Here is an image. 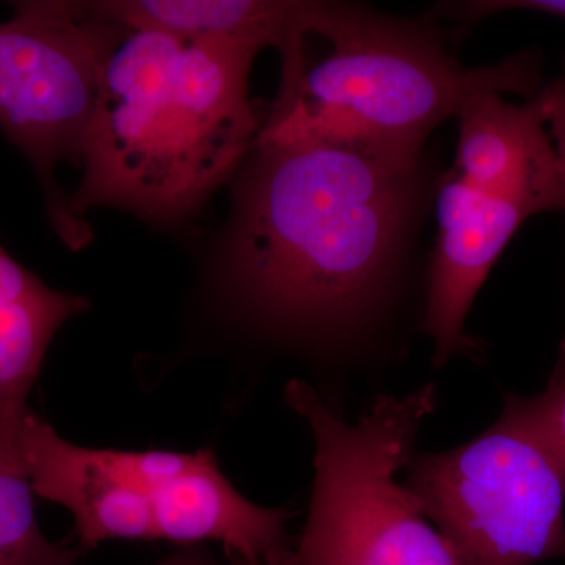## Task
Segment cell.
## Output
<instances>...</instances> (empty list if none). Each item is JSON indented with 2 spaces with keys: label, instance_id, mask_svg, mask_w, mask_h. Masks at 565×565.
<instances>
[{
  "label": "cell",
  "instance_id": "8992f818",
  "mask_svg": "<svg viewBox=\"0 0 565 565\" xmlns=\"http://www.w3.org/2000/svg\"><path fill=\"white\" fill-rule=\"evenodd\" d=\"M11 6L0 22V128L39 174L63 237L68 215L54 172L81 163L104 65L126 29L81 17L73 2Z\"/></svg>",
  "mask_w": 565,
  "mask_h": 565
},
{
  "label": "cell",
  "instance_id": "7c38bea8",
  "mask_svg": "<svg viewBox=\"0 0 565 565\" xmlns=\"http://www.w3.org/2000/svg\"><path fill=\"white\" fill-rule=\"evenodd\" d=\"M88 307L44 285L0 244V470L22 475L20 435L41 364L63 323Z\"/></svg>",
  "mask_w": 565,
  "mask_h": 565
},
{
  "label": "cell",
  "instance_id": "6da1fadb",
  "mask_svg": "<svg viewBox=\"0 0 565 565\" xmlns=\"http://www.w3.org/2000/svg\"><path fill=\"white\" fill-rule=\"evenodd\" d=\"M230 270L264 323L308 337L362 326L392 286L419 200V167L326 145H255Z\"/></svg>",
  "mask_w": 565,
  "mask_h": 565
},
{
  "label": "cell",
  "instance_id": "8fae6325",
  "mask_svg": "<svg viewBox=\"0 0 565 565\" xmlns=\"http://www.w3.org/2000/svg\"><path fill=\"white\" fill-rule=\"evenodd\" d=\"M456 118L452 173L465 184L531 204L539 214L565 210L555 148L534 98L514 104L503 93H476Z\"/></svg>",
  "mask_w": 565,
  "mask_h": 565
},
{
  "label": "cell",
  "instance_id": "e0dca14e",
  "mask_svg": "<svg viewBox=\"0 0 565 565\" xmlns=\"http://www.w3.org/2000/svg\"><path fill=\"white\" fill-rule=\"evenodd\" d=\"M156 565H253L228 555V561L215 556L210 550L200 545H182L180 550Z\"/></svg>",
  "mask_w": 565,
  "mask_h": 565
},
{
  "label": "cell",
  "instance_id": "52a82bcc",
  "mask_svg": "<svg viewBox=\"0 0 565 565\" xmlns=\"http://www.w3.org/2000/svg\"><path fill=\"white\" fill-rule=\"evenodd\" d=\"M437 241L430 259L426 332L435 364L473 345L465 322L490 270L520 226L539 212L531 204L476 191L446 174L437 195Z\"/></svg>",
  "mask_w": 565,
  "mask_h": 565
},
{
  "label": "cell",
  "instance_id": "5b68a950",
  "mask_svg": "<svg viewBox=\"0 0 565 565\" xmlns=\"http://www.w3.org/2000/svg\"><path fill=\"white\" fill-rule=\"evenodd\" d=\"M405 468V490L460 565L565 557V459L530 397L509 396L484 434Z\"/></svg>",
  "mask_w": 565,
  "mask_h": 565
},
{
  "label": "cell",
  "instance_id": "4fadbf2b",
  "mask_svg": "<svg viewBox=\"0 0 565 565\" xmlns=\"http://www.w3.org/2000/svg\"><path fill=\"white\" fill-rule=\"evenodd\" d=\"M25 476L0 470V565H74L79 553L41 531Z\"/></svg>",
  "mask_w": 565,
  "mask_h": 565
},
{
  "label": "cell",
  "instance_id": "7a4b0ae2",
  "mask_svg": "<svg viewBox=\"0 0 565 565\" xmlns=\"http://www.w3.org/2000/svg\"><path fill=\"white\" fill-rule=\"evenodd\" d=\"M258 52L126 29L104 65L84 172L68 199L70 245L84 243L77 217L90 207L180 221L233 177L263 128L248 95Z\"/></svg>",
  "mask_w": 565,
  "mask_h": 565
},
{
  "label": "cell",
  "instance_id": "ba28073f",
  "mask_svg": "<svg viewBox=\"0 0 565 565\" xmlns=\"http://www.w3.org/2000/svg\"><path fill=\"white\" fill-rule=\"evenodd\" d=\"M22 475L35 497L68 509L82 548L106 541H154L150 498L129 473L125 451L65 440L29 412L20 435Z\"/></svg>",
  "mask_w": 565,
  "mask_h": 565
},
{
  "label": "cell",
  "instance_id": "2e32d148",
  "mask_svg": "<svg viewBox=\"0 0 565 565\" xmlns=\"http://www.w3.org/2000/svg\"><path fill=\"white\" fill-rule=\"evenodd\" d=\"M534 99L552 137L565 192V61L561 73L552 82H546ZM561 349H565V337Z\"/></svg>",
  "mask_w": 565,
  "mask_h": 565
},
{
  "label": "cell",
  "instance_id": "3957f363",
  "mask_svg": "<svg viewBox=\"0 0 565 565\" xmlns=\"http://www.w3.org/2000/svg\"><path fill=\"white\" fill-rule=\"evenodd\" d=\"M332 51L281 84L255 145H326L404 166L441 122L481 92L534 98L541 58L531 52L470 68L433 22L341 3L322 36Z\"/></svg>",
  "mask_w": 565,
  "mask_h": 565
},
{
  "label": "cell",
  "instance_id": "9a60e30c",
  "mask_svg": "<svg viewBox=\"0 0 565 565\" xmlns=\"http://www.w3.org/2000/svg\"><path fill=\"white\" fill-rule=\"evenodd\" d=\"M539 422L565 459V349H561L548 385L537 396H530Z\"/></svg>",
  "mask_w": 565,
  "mask_h": 565
},
{
  "label": "cell",
  "instance_id": "30bf717a",
  "mask_svg": "<svg viewBox=\"0 0 565 565\" xmlns=\"http://www.w3.org/2000/svg\"><path fill=\"white\" fill-rule=\"evenodd\" d=\"M156 539L180 545L212 541L245 563L294 565L289 512L252 503L223 476L211 449L188 455L151 487Z\"/></svg>",
  "mask_w": 565,
  "mask_h": 565
},
{
  "label": "cell",
  "instance_id": "277c9868",
  "mask_svg": "<svg viewBox=\"0 0 565 565\" xmlns=\"http://www.w3.org/2000/svg\"><path fill=\"white\" fill-rule=\"evenodd\" d=\"M286 401L310 426L316 448L310 514L294 565H460L396 478L434 412V385L379 397L355 424L305 381L286 385Z\"/></svg>",
  "mask_w": 565,
  "mask_h": 565
},
{
  "label": "cell",
  "instance_id": "5bb4252c",
  "mask_svg": "<svg viewBox=\"0 0 565 565\" xmlns=\"http://www.w3.org/2000/svg\"><path fill=\"white\" fill-rule=\"evenodd\" d=\"M505 11H533L565 21V0H467V2H440L433 14L449 18L460 24H475Z\"/></svg>",
  "mask_w": 565,
  "mask_h": 565
},
{
  "label": "cell",
  "instance_id": "9c48e42d",
  "mask_svg": "<svg viewBox=\"0 0 565 565\" xmlns=\"http://www.w3.org/2000/svg\"><path fill=\"white\" fill-rule=\"evenodd\" d=\"M340 2L305 0H96L73 2L81 17L131 31L233 40L281 55V81L302 68L305 43L329 31Z\"/></svg>",
  "mask_w": 565,
  "mask_h": 565
}]
</instances>
